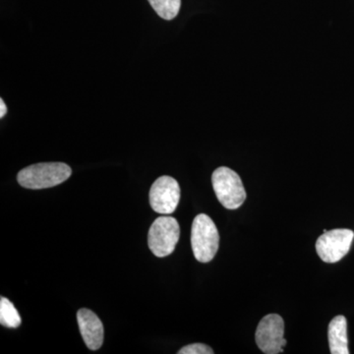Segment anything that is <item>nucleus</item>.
Returning a JSON list of instances; mask_svg holds the SVG:
<instances>
[{"instance_id": "nucleus-1", "label": "nucleus", "mask_w": 354, "mask_h": 354, "mask_svg": "<svg viewBox=\"0 0 354 354\" xmlns=\"http://www.w3.org/2000/svg\"><path fill=\"white\" fill-rule=\"evenodd\" d=\"M71 174V167L64 162H41L23 169L17 180L27 189H46L64 183Z\"/></svg>"}, {"instance_id": "nucleus-2", "label": "nucleus", "mask_w": 354, "mask_h": 354, "mask_svg": "<svg viewBox=\"0 0 354 354\" xmlns=\"http://www.w3.org/2000/svg\"><path fill=\"white\" fill-rule=\"evenodd\" d=\"M218 228L215 223L205 214H200L194 218L191 230V245L197 261L209 263L215 257L218 250Z\"/></svg>"}, {"instance_id": "nucleus-3", "label": "nucleus", "mask_w": 354, "mask_h": 354, "mask_svg": "<svg viewBox=\"0 0 354 354\" xmlns=\"http://www.w3.org/2000/svg\"><path fill=\"white\" fill-rule=\"evenodd\" d=\"M214 191L221 204L228 209H236L246 199V191L239 174L227 167H221L212 176Z\"/></svg>"}, {"instance_id": "nucleus-4", "label": "nucleus", "mask_w": 354, "mask_h": 354, "mask_svg": "<svg viewBox=\"0 0 354 354\" xmlns=\"http://www.w3.org/2000/svg\"><path fill=\"white\" fill-rule=\"evenodd\" d=\"M180 236L178 221L172 216H160L153 221L148 234V245L158 258L171 255Z\"/></svg>"}, {"instance_id": "nucleus-5", "label": "nucleus", "mask_w": 354, "mask_h": 354, "mask_svg": "<svg viewBox=\"0 0 354 354\" xmlns=\"http://www.w3.org/2000/svg\"><path fill=\"white\" fill-rule=\"evenodd\" d=\"M285 322L278 314H269L260 321L256 330L255 339L258 348L266 354H278L286 346Z\"/></svg>"}, {"instance_id": "nucleus-6", "label": "nucleus", "mask_w": 354, "mask_h": 354, "mask_svg": "<svg viewBox=\"0 0 354 354\" xmlns=\"http://www.w3.org/2000/svg\"><path fill=\"white\" fill-rule=\"evenodd\" d=\"M354 239L353 230L337 228L324 232L316 242V251L325 263H337L351 250Z\"/></svg>"}, {"instance_id": "nucleus-7", "label": "nucleus", "mask_w": 354, "mask_h": 354, "mask_svg": "<svg viewBox=\"0 0 354 354\" xmlns=\"http://www.w3.org/2000/svg\"><path fill=\"white\" fill-rule=\"evenodd\" d=\"M149 197L151 207L156 213L171 215L178 206L180 187L174 177L160 176L153 183Z\"/></svg>"}, {"instance_id": "nucleus-8", "label": "nucleus", "mask_w": 354, "mask_h": 354, "mask_svg": "<svg viewBox=\"0 0 354 354\" xmlns=\"http://www.w3.org/2000/svg\"><path fill=\"white\" fill-rule=\"evenodd\" d=\"M77 322L86 346L91 351H97L104 342V325L99 317L88 309H80L77 313Z\"/></svg>"}, {"instance_id": "nucleus-9", "label": "nucleus", "mask_w": 354, "mask_h": 354, "mask_svg": "<svg viewBox=\"0 0 354 354\" xmlns=\"http://www.w3.org/2000/svg\"><path fill=\"white\" fill-rule=\"evenodd\" d=\"M330 351L332 354H348V322L346 317L337 316L330 321L329 330Z\"/></svg>"}, {"instance_id": "nucleus-10", "label": "nucleus", "mask_w": 354, "mask_h": 354, "mask_svg": "<svg viewBox=\"0 0 354 354\" xmlns=\"http://www.w3.org/2000/svg\"><path fill=\"white\" fill-rule=\"evenodd\" d=\"M0 324L4 327L15 328L21 325V317L12 302L7 298H0Z\"/></svg>"}, {"instance_id": "nucleus-11", "label": "nucleus", "mask_w": 354, "mask_h": 354, "mask_svg": "<svg viewBox=\"0 0 354 354\" xmlns=\"http://www.w3.org/2000/svg\"><path fill=\"white\" fill-rule=\"evenodd\" d=\"M149 2L158 15L165 20L174 19L180 10L181 0H149Z\"/></svg>"}, {"instance_id": "nucleus-12", "label": "nucleus", "mask_w": 354, "mask_h": 354, "mask_svg": "<svg viewBox=\"0 0 354 354\" xmlns=\"http://www.w3.org/2000/svg\"><path fill=\"white\" fill-rule=\"evenodd\" d=\"M214 351L204 344H192L184 346L178 351V354H213Z\"/></svg>"}, {"instance_id": "nucleus-13", "label": "nucleus", "mask_w": 354, "mask_h": 354, "mask_svg": "<svg viewBox=\"0 0 354 354\" xmlns=\"http://www.w3.org/2000/svg\"><path fill=\"white\" fill-rule=\"evenodd\" d=\"M7 113V108L6 102H3V100H0V118H4Z\"/></svg>"}]
</instances>
